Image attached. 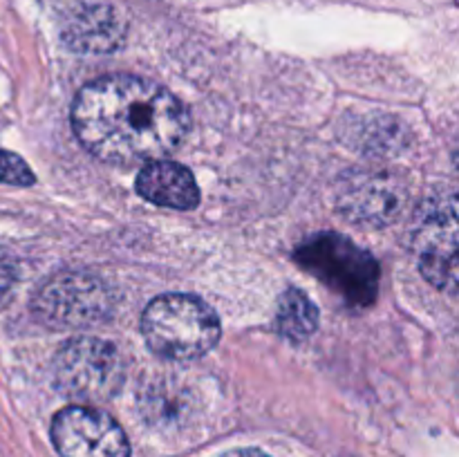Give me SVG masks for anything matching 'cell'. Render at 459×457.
I'll list each match as a JSON object with an SVG mask.
<instances>
[{"label":"cell","instance_id":"obj_1","mask_svg":"<svg viewBox=\"0 0 459 457\" xmlns=\"http://www.w3.org/2000/svg\"><path fill=\"white\" fill-rule=\"evenodd\" d=\"M188 112L173 92L133 74L90 81L72 103L81 146L112 166L148 164L169 155L188 133Z\"/></svg>","mask_w":459,"mask_h":457},{"label":"cell","instance_id":"obj_2","mask_svg":"<svg viewBox=\"0 0 459 457\" xmlns=\"http://www.w3.org/2000/svg\"><path fill=\"white\" fill-rule=\"evenodd\" d=\"M146 345L170 361L204 357L220 341V318L211 305L191 294H164L142 316Z\"/></svg>","mask_w":459,"mask_h":457},{"label":"cell","instance_id":"obj_3","mask_svg":"<svg viewBox=\"0 0 459 457\" xmlns=\"http://www.w3.org/2000/svg\"><path fill=\"white\" fill-rule=\"evenodd\" d=\"M296 263L352 307H368L379 291V264L341 233H318L296 249Z\"/></svg>","mask_w":459,"mask_h":457},{"label":"cell","instance_id":"obj_4","mask_svg":"<svg viewBox=\"0 0 459 457\" xmlns=\"http://www.w3.org/2000/svg\"><path fill=\"white\" fill-rule=\"evenodd\" d=\"M54 384L76 401H108L126 381L124 358L112 343L92 336L72 339L58 349L52 363Z\"/></svg>","mask_w":459,"mask_h":457},{"label":"cell","instance_id":"obj_5","mask_svg":"<svg viewBox=\"0 0 459 457\" xmlns=\"http://www.w3.org/2000/svg\"><path fill=\"white\" fill-rule=\"evenodd\" d=\"M110 289L85 272H61L45 280L34 300V312L58 330H81L97 325L112 314Z\"/></svg>","mask_w":459,"mask_h":457},{"label":"cell","instance_id":"obj_6","mask_svg":"<svg viewBox=\"0 0 459 457\" xmlns=\"http://www.w3.org/2000/svg\"><path fill=\"white\" fill-rule=\"evenodd\" d=\"M412 249L420 272L439 289L457 282V206L455 195H435L417 209L412 222Z\"/></svg>","mask_w":459,"mask_h":457},{"label":"cell","instance_id":"obj_7","mask_svg":"<svg viewBox=\"0 0 459 457\" xmlns=\"http://www.w3.org/2000/svg\"><path fill=\"white\" fill-rule=\"evenodd\" d=\"M408 202L403 177L390 170H354L336 186V209L361 227H385L402 215Z\"/></svg>","mask_w":459,"mask_h":457},{"label":"cell","instance_id":"obj_8","mask_svg":"<svg viewBox=\"0 0 459 457\" xmlns=\"http://www.w3.org/2000/svg\"><path fill=\"white\" fill-rule=\"evenodd\" d=\"M52 442L61 457H130L124 428L90 406L63 408L52 421Z\"/></svg>","mask_w":459,"mask_h":457},{"label":"cell","instance_id":"obj_9","mask_svg":"<svg viewBox=\"0 0 459 457\" xmlns=\"http://www.w3.org/2000/svg\"><path fill=\"white\" fill-rule=\"evenodd\" d=\"M139 195L151 204L175 211H193L200 204V188L186 166L170 160H152L134 182Z\"/></svg>","mask_w":459,"mask_h":457},{"label":"cell","instance_id":"obj_10","mask_svg":"<svg viewBox=\"0 0 459 457\" xmlns=\"http://www.w3.org/2000/svg\"><path fill=\"white\" fill-rule=\"evenodd\" d=\"M126 36V22L110 4H83L67 18L63 43L74 52H115Z\"/></svg>","mask_w":459,"mask_h":457},{"label":"cell","instance_id":"obj_11","mask_svg":"<svg viewBox=\"0 0 459 457\" xmlns=\"http://www.w3.org/2000/svg\"><path fill=\"white\" fill-rule=\"evenodd\" d=\"M318 327V309L303 289L290 287L278 298L276 330L287 341H307Z\"/></svg>","mask_w":459,"mask_h":457},{"label":"cell","instance_id":"obj_12","mask_svg":"<svg viewBox=\"0 0 459 457\" xmlns=\"http://www.w3.org/2000/svg\"><path fill=\"white\" fill-rule=\"evenodd\" d=\"M0 184L31 186L34 184V173L18 155L9 151H0Z\"/></svg>","mask_w":459,"mask_h":457},{"label":"cell","instance_id":"obj_13","mask_svg":"<svg viewBox=\"0 0 459 457\" xmlns=\"http://www.w3.org/2000/svg\"><path fill=\"white\" fill-rule=\"evenodd\" d=\"M9 282H12V267H9L7 260L0 255V291L7 289Z\"/></svg>","mask_w":459,"mask_h":457},{"label":"cell","instance_id":"obj_14","mask_svg":"<svg viewBox=\"0 0 459 457\" xmlns=\"http://www.w3.org/2000/svg\"><path fill=\"white\" fill-rule=\"evenodd\" d=\"M222 457H269V455L263 451H255V448H240V451L224 453Z\"/></svg>","mask_w":459,"mask_h":457}]
</instances>
